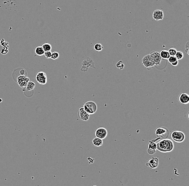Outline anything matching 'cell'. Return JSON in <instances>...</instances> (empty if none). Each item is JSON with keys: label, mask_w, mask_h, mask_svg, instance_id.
<instances>
[{"label": "cell", "mask_w": 189, "mask_h": 186, "mask_svg": "<svg viewBox=\"0 0 189 186\" xmlns=\"http://www.w3.org/2000/svg\"><path fill=\"white\" fill-rule=\"evenodd\" d=\"M146 166H148L152 169H155L158 166V157H153L150 159L146 164Z\"/></svg>", "instance_id": "7c38bea8"}, {"label": "cell", "mask_w": 189, "mask_h": 186, "mask_svg": "<svg viewBox=\"0 0 189 186\" xmlns=\"http://www.w3.org/2000/svg\"><path fill=\"white\" fill-rule=\"evenodd\" d=\"M157 150L161 153H169L173 151L174 148L173 143L171 139L165 138L161 139L156 143Z\"/></svg>", "instance_id": "6da1fadb"}, {"label": "cell", "mask_w": 189, "mask_h": 186, "mask_svg": "<svg viewBox=\"0 0 189 186\" xmlns=\"http://www.w3.org/2000/svg\"><path fill=\"white\" fill-rule=\"evenodd\" d=\"M175 57H176V59L179 61V60H182L183 57H184V54L183 53L181 52V51H177L176 55H175Z\"/></svg>", "instance_id": "7402d4cb"}, {"label": "cell", "mask_w": 189, "mask_h": 186, "mask_svg": "<svg viewBox=\"0 0 189 186\" xmlns=\"http://www.w3.org/2000/svg\"><path fill=\"white\" fill-rule=\"evenodd\" d=\"M36 87V84L33 82L29 81V82L26 85V89L27 90H32L33 89H34Z\"/></svg>", "instance_id": "d6986e66"}, {"label": "cell", "mask_w": 189, "mask_h": 186, "mask_svg": "<svg viewBox=\"0 0 189 186\" xmlns=\"http://www.w3.org/2000/svg\"><path fill=\"white\" fill-rule=\"evenodd\" d=\"M168 62L173 67H176L179 65V61L175 56H170L168 59Z\"/></svg>", "instance_id": "9a60e30c"}, {"label": "cell", "mask_w": 189, "mask_h": 186, "mask_svg": "<svg viewBox=\"0 0 189 186\" xmlns=\"http://www.w3.org/2000/svg\"><path fill=\"white\" fill-rule=\"evenodd\" d=\"M142 63L146 68H148V69L153 68L155 66L154 62L150 55H146L142 58Z\"/></svg>", "instance_id": "5b68a950"}, {"label": "cell", "mask_w": 189, "mask_h": 186, "mask_svg": "<svg viewBox=\"0 0 189 186\" xmlns=\"http://www.w3.org/2000/svg\"><path fill=\"white\" fill-rule=\"evenodd\" d=\"M160 55L161 57L162 58V59H163L164 60H168V58H169V57H170V55H169L167 50H162L160 53Z\"/></svg>", "instance_id": "e0dca14e"}, {"label": "cell", "mask_w": 189, "mask_h": 186, "mask_svg": "<svg viewBox=\"0 0 189 186\" xmlns=\"http://www.w3.org/2000/svg\"><path fill=\"white\" fill-rule=\"evenodd\" d=\"M179 102L183 105H188L189 103V95L185 93H182L179 97Z\"/></svg>", "instance_id": "4fadbf2b"}, {"label": "cell", "mask_w": 189, "mask_h": 186, "mask_svg": "<svg viewBox=\"0 0 189 186\" xmlns=\"http://www.w3.org/2000/svg\"><path fill=\"white\" fill-rule=\"evenodd\" d=\"M17 83L22 88H25L28 83L30 81L29 78L25 75H20L17 77Z\"/></svg>", "instance_id": "9c48e42d"}, {"label": "cell", "mask_w": 189, "mask_h": 186, "mask_svg": "<svg viewBox=\"0 0 189 186\" xmlns=\"http://www.w3.org/2000/svg\"><path fill=\"white\" fill-rule=\"evenodd\" d=\"M34 52L36 53V54L38 56H42V55H44L45 53V51L44 50H43L42 46H38L34 50Z\"/></svg>", "instance_id": "ac0fdd59"}, {"label": "cell", "mask_w": 189, "mask_h": 186, "mask_svg": "<svg viewBox=\"0 0 189 186\" xmlns=\"http://www.w3.org/2000/svg\"><path fill=\"white\" fill-rule=\"evenodd\" d=\"M154 62L155 65L158 66L160 65L161 62L162 61V58L161 57L160 53L155 51H153L150 54Z\"/></svg>", "instance_id": "8fae6325"}, {"label": "cell", "mask_w": 189, "mask_h": 186, "mask_svg": "<svg viewBox=\"0 0 189 186\" xmlns=\"http://www.w3.org/2000/svg\"><path fill=\"white\" fill-rule=\"evenodd\" d=\"M116 66L117 68L119 69H123L124 68V64L123 63V61H119L117 63H116Z\"/></svg>", "instance_id": "603a6c76"}, {"label": "cell", "mask_w": 189, "mask_h": 186, "mask_svg": "<svg viewBox=\"0 0 189 186\" xmlns=\"http://www.w3.org/2000/svg\"><path fill=\"white\" fill-rule=\"evenodd\" d=\"M59 57V53L57 52H54L52 53V55H51V59L53 60H56Z\"/></svg>", "instance_id": "d4e9b609"}, {"label": "cell", "mask_w": 189, "mask_h": 186, "mask_svg": "<svg viewBox=\"0 0 189 186\" xmlns=\"http://www.w3.org/2000/svg\"><path fill=\"white\" fill-rule=\"evenodd\" d=\"M42 49H43V50H44L45 52L51 51L52 50V46L49 43H45L42 45Z\"/></svg>", "instance_id": "ffe728a7"}, {"label": "cell", "mask_w": 189, "mask_h": 186, "mask_svg": "<svg viewBox=\"0 0 189 186\" xmlns=\"http://www.w3.org/2000/svg\"><path fill=\"white\" fill-rule=\"evenodd\" d=\"M83 108L87 113L89 115L94 114L97 111V105L94 101H89L84 103Z\"/></svg>", "instance_id": "277c9868"}, {"label": "cell", "mask_w": 189, "mask_h": 186, "mask_svg": "<svg viewBox=\"0 0 189 186\" xmlns=\"http://www.w3.org/2000/svg\"><path fill=\"white\" fill-rule=\"evenodd\" d=\"M94 49L96 51L100 52V51H102L103 49V46L102 45V44H99V43H97L94 45Z\"/></svg>", "instance_id": "44dd1931"}, {"label": "cell", "mask_w": 189, "mask_h": 186, "mask_svg": "<svg viewBox=\"0 0 189 186\" xmlns=\"http://www.w3.org/2000/svg\"><path fill=\"white\" fill-rule=\"evenodd\" d=\"M44 55H45V57L47 59H50L51 58V55H52V52L51 51H47V52H45V53Z\"/></svg>", "instance_id": "484cf974"}, {"label": "cell", "mask_w": 189, "mask_h": 186, "mask_svg": "<svg viewBox=\"0 0 189 186\" xmlns=\"http://www.w3.org/2000/svg\"><path fill=\"white\" fill-rule=\"evenodd\" d=\"M171 138L174 142L181 143L184 141L185 135L183 132L179 130H174L171 134Z\"/></svg>", "instance_id": "7a4b0ae2"}, {"label": "cell", "mask_w": 189, "mask_h": 186, "mask_svg": "<svg viewBox=\"0 0 189 186\" xmlns=\"http://www.w3.org/2000/svg\"><path fill=\"white\" fill-rule=\"evenodd\" d=\"M185 50L186 51L188 55H189V42H187L185 46Z\"/></svg>", "instance_id": "4316f807"}, {"label": "cell", "mask_w": 189, "mask_h": 186, "mask_svg": "<svg viewBox=\"0 0 189 186\" xmlns=\"http://www.w3.org/2000/svg\"><path fill=\"white\" fill-rule=\"evenodd\" d=\"M163 12L161 10H156L153 13V18L155 21H158L163 19Z\"/></svg>", "instance_id": "5bb4252c"}, {"label": "cell", "mask_w": 189, "mask_h": 186, "mask_svg": "<svg viewBox=\"0 0 189 186\" xmlns=\"http://www.w3.org/2000/svg\"><path fill=\"white\" fill-rule=\"evenodd\" d=\"M95 136L97 138H99L100 139H105L108 135V131L106 128L103 127H100L96 129L95 131Z\"/></svg>", "instance_id": "52a82bcc"}, {"label": "cell", "mask_w": 189, "mask_h": 186, "mask_svg": "<svg viewBox=\"0 0 189 186\" xmlns=\"http://www.w3.org/2000/svg\"><path fill=\"white\" fill-rule=\"evenodd\" d=\"M154 132L156 136V138H158L159 140L161 139L167 138L169 135L168 128L163 126H161L156 128Z\"/></svg>", "instance_id": "3957f363"}, {"label": "cell", "mask_w": 189, "mask_h": 186, "mask_svg": "<svg viewBox=\"0 0 189 186\" xmlns=\"http://www.w3.org/2000/svg\"><path fill=\"white\" fill-rule=\"evenodd\" d=\"M92 144L95 146H101L103 144V139H100L99 138L95 137L92 140Z\"/></svg>", "instance_id": "2e32d148"}, {"label": "cell", "mask_w": 189, "mask_h": 186, "mask_svg": "<svg viewBox=\"0 0 189 186\" xmlns=\"http://www.w3.org/2000/svg\"><path fill=\"white\" fill-rule=\"evenodd\" d=\"M170 56H175L177 52V50L175 48H170L168 51Z\"/></svg>", "instance_id": "cb8c5ba5"}, {"label": "cell", "mask_w": 189, "mask_h": 186, "mask_svg": "<svg viewBox=\"0 0 189 186\" xmlns=\"http://www.w3.org/2000/svg\"><path fill=\"white\" fill-rule=\"evenodd\" d=\"M78 116L82 121H87L89 119L90 115L86 111L83 107H81L79 109Z\"/></svg>", "instance_id": "30bf717a"}, {"label": "cell", "mask_w": 189, "mask_h": 186, "mask_svg": "<svg viewBox=\"0 0 189 186\" xmlns=\"http://www.w3.org/2000/svg\"><path fill=\"white\" fill-rule=\"evenodd\" d=\"M36 79L40 84L44 85L47 83V76L44 72H38L36 76Z\"/></svg>", "instance_id": "ba28073f"}, {"label": "cell", "mask_w": 189, "mask_h": 186, "mask_svg": "<svg viewBox=\"0 0 189 186\" xmlns=\"http://www.w3.org/2000/svg\"><path fill=\"white\" fill-rule=\"evenodd\" d=\"M1 101H2V100H1V99H0V102H1Z\"/></svg>", "instance_id": "83f0119b"}, {"label": "cell", "mask_w": 189, "mask_h": 186, "mask_svg": "<svg viewBox=\"0 0 189 186\" xmlns=\"http://www.w3.org/2000/svg\"><path fill=\"white\" fill-rule=\"evenodd\" d=\"M159 140L158 138L152 139L150 140L148 145V149H147V152L150 155H154L156 152V151L157 150V147H156V141Z\"/></svg>", "instance_id": "8992f818"}]
</instances>
